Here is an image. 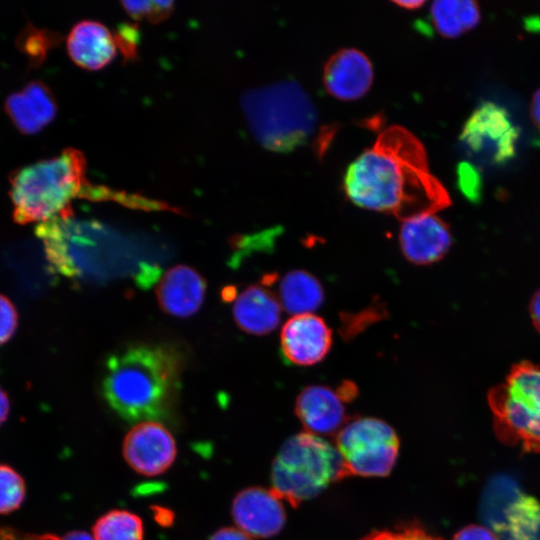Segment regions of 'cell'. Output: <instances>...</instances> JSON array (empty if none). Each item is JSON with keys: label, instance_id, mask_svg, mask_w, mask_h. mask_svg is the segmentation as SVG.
I'll return each instance as SVG.
<instances>
[{"label": "cell", "instance_id": "6da1fadb", "mask_svg": "<svg viewBox=\"0 0 540 540\" xmlns=\"http://www.w3.org/2000/svg\"><path fill=\"white\" fill-rule=\"evenodd\" d=\"M343 188L355 205L402 222L450 205L444 186L430 172L424 146L398 125L382 130L373 146L348 166Z\"/></svg>", "mask_w": 540, "mask_h": 540}, {"label": "cell", "instance_id": "7a4b0ae2", "mask_svg": "<svg viewBox=\"0 0 540 540\" xmlns=\"http://www.w3.org/2000/svg\"><path fill=\"white\" fill-rule=\"evenodd\" d=\"M180 360L169 348L139 344L106 361L102 393L128 421H156L168 414L179 383Z\"/></svg>", "mask_w": 540, "mask_h": 540}, {"label": "cell", "instance_id": "3957f363", "mask_svg": "<svg viewBox=\"0 0 540 540\" xmlns=\"http://www.w3.org/2000/svg\"><path fill=\"white\" fill-rule=\"evenodd\" d=\"M85 173L84 155L74 148L15 170L10 176L14 220L41 223L71 212L77 197L100 199L102 187H93Z\"/></svg>", "mask_w": 540, "mask_h": 540}, {"label": "cell", "instance_id": "277c9868", "mask_svg": "<svg viewBox=\"0 0 540 540\" xmlns=\"http://www.w3.org/2000/svg\"><path fill=\"white\" fill-rule=\"evenodd\" d=\"M242 106L254 137L275 152H290L305 144L318 121L314 102L293 80L250 90Z\"/></svg>", "mask_w": 540, "mask_h": 540}, {"label": "cell", "instance_id": "5b68a950", "mask_svg": "<svg viewBox=\"0 0 540 540\" xmlns=\"http://www.w3.org/2000/svg\"><path fill=\"white\" fill-rule=\"evenodd\" d=\"M346 477L335 445L305 431L288 438L279 449L271 468V490L297 507Z\"/></svg>", "mask_w": 540, "mask_h": 540}, {"label": "cell", "instance_id": "8992f818", "mask_svg": "<svg viewBox=\"0 0 540 540\" xmlns=\"http://www.w3.org/2000/svg\"><path fill=\"white\" fill-rule=\"evenodd\" d=\"M494 429L507 445L540 452V366L522 362L489 392Z\"/></svg>", "mask_w": 540, "mask_h": 540}, {"label": "cell", "instance_id": "52a82bcc", "mask_svg": "<svg viewBox=\"0 0 540 540\" xmlns=\"http://www.w3.org/2000/svg\"><path fill=\"white\" fill-rule=\"evenodd\" d=\"M92 224L73 219L72 213L41 222L35 229L52 268L67 277H92L115 267L116 252L104 231L92 233Z\"/></svg>", "mask_w": 540, "mask_h": 540}, {"label": "cell", "instance_id": "ba28073f", "mask_svg": "<svg viewBox=\"0 0 540 540\" xmlns=\"http://www.w3.org/2000/svg\"><path fill=\"white\" fill-rule=\"evenodd\" d=\"M335 447L348 476H387L399 451V438L386 422L374 417L348 419L337 432Z\"/></svg>", "mask_w": 540, "mask_h": 540}, {"label": "cell", "instance_id": "9c48e42d", "mask_svg": "<svg viewBox=\"0 0 540 540\" xmlns=\"http://www.w3.org/2000/svg\"><path fill=\"white\" fill-rule=\"evenodd\" d=\"M481 513L502 540H540V504L508 478L498 477L485 490Z\"/></svg>", "mask_w": 540, "mask_h": 540}, {"label": "cell", "instance_id": "30bf717a", "mask_svg": "<svg viewBox=\"0 0 540 540\" xmlns=\"http://www.w3.org/2000/svg\"><path fill=\"white\" fill-rule=\"evenodd\" d=\"M518 139L519 129L509 112L493 101L479 104L460 133L461 142L470 152L495 165L515 156Z\"/></svg>", "mask_w": 540, "mask_h": 540}, {"label": "cell", "instance_id": "8fae6325", "mask_svg": "<svg viewBox=\"0 0 540 540\" xmlns=\"http://www.w3.org/2000/svg\"><path fill=\"white\" fill-rule=\"evenodd\" d=\"M177 454L175 440L168 429L156 421L135 425L125 436L123 455L139 474L156 476L165 472Z\"/></svg>", "mask_w": 540, "mask_h": 540}, {"label": "cell", "instance_id": "7c38bea8", "mask_svg": "<svg viewBox=\"0 0 540 540\" xmlns=\"http://www.w3.org/2000/svg\"><path fill=\"white\" fill-rule=\"evenodd\" d=\"M332 346V332L323 318L313 313L293 315L280 332L281 353L285 361L311 366L322 361Z\"/></svg>", "mask_w": 540, "mask_h": 540}, {"label": "cell", "instance_id": "4fadbf2b", "mask_svg": "<svg viewBox=\"0 0 540 540\" xmlns=\"http://www.w3.org/2000/svg\"><path fill=\"white\" fill-rule=\"evenodd\" d=\"M231 511L238 528L251 537L275 536L286 522L282 500L271 489L262 487L240 491L232 502Z\"/></svg>", "mask_w": 540, "mask_h": 540}, {"label": "cell", "instance_id": "5bb4252c", "mask_svg": "<svg viewBox=\"0 0 540 540\" xmlns=\"http://www.w3.org/2000/svg\"><path fill=\"white\" fill-rule=\"evenodd\" d=\"M452 244L449 226L436 214L402 222L399 245L404 257L416 265H429L442 259Z\"/></svg>", "mask_w": 540, "mask_h": 540}, {"label": "cell", "instance_id": "9a60e30c", "mask_svg": "<svg viewBox=\"0 0 540 540\" xmlns=\"http://www.w3.org/2000/svg\"><path fill=\"white\" fill-rule=\"evenodd\" d=\"M372 82V64L368 57L357 49H341L325 64L324 87L337 99L356 100L366 94Z\"/></svg>", "mask_w": 540, "mask_h": 540}, {"label": "cell", "instance_id": "2e32d148", "mask_svg": "<svg viewBox=\"0 0 540 540\" xmlns=\"http://www.w3.org/2000/svg\"><path fill=\"white\" fill-rule=\"evenodd\" d=\"M344 402L328 386L310 385L297 396L295 413L307 432L328 435L346 423Z\"/></svg>", "mask_w": 540, "mask_h": 540}, {"label": "cell", "instance_id": "e0dca14e", "mask_svg": "<svg viewBox=\"0 0 540 540\" xmlns=\"http://www.w3.org/2000/svg\"><path fill=\"white\" fill-rule=\"evenodd\" d=\"M205 290V280L196 270L177 265L166 271L157 285L156 295L164 312L184 318L199 310Z\"/></svg>", "mask_w": 540, "mask_h": 540}, {"label": "cell", "instance_id": "ac0fdd59", "mask_svg": "<svg viewBox=\"0 0 540 540\" xmlns=\"http://www.w3.org/2000/svg\"><path fill=\"white\" fill-rule=\"evenodd\" d=\"M5 110L19 130L35 133L54 119L57 103L45 83L33 80L6 98Z\"/></svg>", "mask_w": 540, "mask_h": 540}, {"label": "cell", "instance_id": "d6986e66", "mask_svg": "<svg viewBox=\"0 0 540 540\" xmlns=\"http://www.w3.org/2000/svg\"><path fill=\"white\" fill-rule=\"evenodd\" d=\"M117 43L108 28L100 22L83 20L70 30L67 51L71 59L88 70H99L112 61Z\"/></svg>", "mask_w": 540, "mask_h": 540}, {"label": "cell", "instance_id": "ffe728a7", "mask_svg": "<svg viewBox=\"0 0 540 540\" xmlns=\"http://www.w3.org/2000/svg\"><path fill=\"white\" fill-rule=\"evenodd\" d=\"M282 306L268 286L251 285L236 295L233 315L243 331L253 335H266L277 328Z\"/></svg>", "mask_w": 540, "mask_h": 540}, {"label": "cell", "instance_id": "44dd1931", "mask_svg": "<svg viewBox=\"0 0 540 540\" xmlns=\"http://www.w3.org/2000/svg\"><path fill=\"white\" fill-rule=\"evenodd\" d=\"M278 300L282 308L293 315L313 313L324 301L320 281L310 272L292 270L279 282Z\"/></svg>", "mask_w": 540, "mask_h": 540}, {"label": "cell", "instance_id": "7402d4cb", "mask_svg": "<svg viewBox=\"0 0 540 540\" xmlns=\"http://www.w3.org/2000/svg\"><path fill=\"white\" fill-rule=\"evenodd\" d=\"M430 18L441 36L457 38L479 24L481 13L475 1L443 0L431 4Z\"/></svg>", "mask_w": 540, "mask_h": 540}, {"label": "cell", "instance_id": "603a6c76", "mask_svg": "<svg viewBox=\"0 0 540 540\" xmlns=\"http://www.w3.org/2000/svg\"><path fill=\"white\" fill-rule=\"evenodd\" d=\"M141 518L127 510H112L102 515L93 526L94 540H143Z\"/></svg>", "mask_w": 540, "mask_h": 540}, {"label": "cell", "instance_id": "cb8c5ba5", "mask_svg": "<svg viewBox=\"0 0 540 540\" xmlns=\"http://www.w3.org/2000/svg\"><path fill=\"white\" fill-rule=\"evenodd\" d=\"M24 497L25 485L22 477L11 467L0 465V514L18 509Z\"/></svg>", "mask_w": 540, "mask_h": 540}, {"label": "cell", "instance_id": "d4e9b609", "mask_svg": "<svg viewBox=\"0 0 540 540\" xmlns=\"http://www.w3.org/2000/svg\"><path fill=\"white\" fill-rule=\"evenodd\" d=\"M125 10L133 18H146L158 22L167 17L172 11L171 1H125L122 2Z\"/></svg>", "mask_w": 540, "mask_h": 540}, {"label": "cell", "instance_id": "484cf974", "mask_svg": "<svg viewBox=\"0 0 540 540\" xmlns=\"http://www.w3.org/2000/svg\"><path fill=\"white\" fill-rule=\"evenodd\" d=\"M384 313L385 310L380 305H373L357 314L342 315L341 333L343 337L350 339L366 326L379 320Z\"/></svg>", "mask_w": 540, "mask_h": 540}, {"label": "cell", "instance_id": "4316f807", "mask_svg": "<svg viewBox=\"0 0 540 540\" xmlns=\"http://www.w3.org/2000/svg\"><path fill=\"white\" fill-rule=\"evenodd\" d=\"M362 540H442L440 537L431 535L425 529L416 524H407L395 530L373 531Z\"/></svg>", "mask_w": 540, "mask_h": 540}, {"label": "cell", "instance_id": "83f0119b", "mask_svg": "<svg viewBox=\"0 0 540 540\" xmlns=\"http://www.w3.org/2000/svg\"><path fill=\"white\" fill-rule=\"evenodd\" d=\"M18 324V314L13 303L0 294V345L14 334Z\"/></svg>", "mask_w": 540, "mask_h": 540}, {"label": "cell", "instance_id": "f1b7e54d", "mask_svg": "<svg viewBox=\"0 0 540 540\" xmlns=\"http://www.w3.org/2000/svg\"><path fill=\"white\" fill-rule=\"evenodd\" d=\"M51 39L52 35L43 30H28L27 28L21 36L20 43L29 55L39 57L45 54Z\"/></svg>", "mask_w": 540, "mask_h": 540}, {"label": "cell", "instance_id": "f546056e", "mask_svg": "<svg viewBox=\"0 0 540 540\" xmlns=\"http://www.w3.org/2000/svg\"><path fill=\"white\" fill-rule=\"evenodd\" d=\"M453 540H499V538L486 527L470 525L458 531Z\"/></svg>", "mask_w": 540, "mask_h": 540}, {"label": "cell", "instance_id": "4dcf8cb0", "mask_svg": "<svg viewBox=\"0 0 540 540\" xmlns=\"http://www.w3.org/2000/svg\"><path fill=\"white\" fill-rule=\"evenodd\" d=\"M0 540H62V538H59L51 534H45V535L24 534L13 529L1 528Z\"/></svg>", "mask_w": 540, "mask_h": 540}, {"label": "cell", "instance_id": "1f68e13d", "mask_svg": "<svg viewBox=\"0 0 540 540\" xmlns=\"http://www.w3.org/2000/svg\"><path fill=\"white\" fill-rule=\"evenodd\" d=\"M209 540H253L239 528L226 527L217 530Z\"/></svg>", "mask_w": 540, "mask_h": 540}, {"label": "cell", "instance_id": "d6a6232c", "mask_svg": "<svg viewBox=\"0 0 540 540\" xmlns=\"http://www.w3.org/2000/svg\"><path fill=\"white\" fill-rule=\"evenodd\" d=\"M343 402H350L357 396L358 389L355 383L345 380L335 390Z\"/></svg>", "mask_w": 540, "mask_h": 540}, {"label": "cell", "instance_id": "836d02e7", "mask_svg": "<svg viewBox=\"0 0 540 540\" xmlns=\"http://www.w3.org/2000/svg\"><path fill=\"white\" fill-rule=\"evenodd\" d=\"M530 113L534 125L540 130V87L532 96Z\"/></svg>", "mask_w": 540, "mask_h": 540}, {"label": "cell", "instance_id": "e575fe53", "mask_svg": "<svg viewBox=\"0 0 540 540\" xmlns=\"http://www.w3.org/2000/svg\"><path fill=\"white\" fill-rule=\"evenodd\" d=\"M530 312L535 327L540 331V290L532 298Z\"/></svg>", "mask_w": 540, "mask_h": 540}, {"label": "cell", "instance_id": "d590c367", "mask_svg": "<svg viewBox=\"0 0 540 540\" xmlns=\"http://www.w3.org/2000/svg\"><path fill=\"white\" fill-rule=\"evenodd\" d=\"M9 399L7 394L0 388V425L7 419L9 413Z\"/></svg>", "mask_w": 540, "mask_h": 540}, {"label": "cell", "instance_id": "8d00e7d4", "mask_svg": "<svg viewBox=\"0 0 540 540\" xmlns=\"http://www.w3.org/2000/svg\"><path fill=\"white\" fill-rule=\"evenodd\" d=\"M393 3L400 8L414 10L422 7L425 4V1H393Z\"/></svg>", "mask_w": 540, "mask_h": 540}, {"label": "cell", "instance_id": "74e56055", "mask_svg": "<svg viewBox=\"0 0 540 540\" xmlns=\"http://www.w3.org/2000/svg\"><path fill=\"white\" fill-rule=\"evenodd\" d=\"M62 540H94V538L86 532L73 531L65 535Z\"/></svg>", "mask_w": 540, "mask_h": 540}]
</instances>
